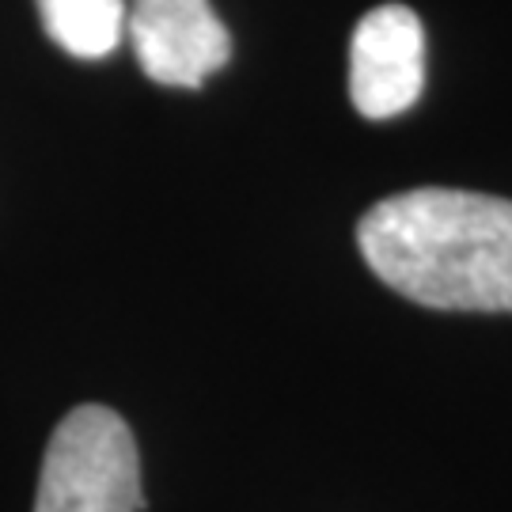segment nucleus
<instances>
[{
  "mask_svg": "<svg viewBox=\"0 0 512 512\" xmlns=\"http://www.w3.org/2000/svg\"><path fill=\"white\" fill-rule=\"evenodd\" d=\"M126 35L148 80L202 88L232 57V35L209 0H129Z\"/></svg>",
  "mask_w": 512,
  "mask_h": 512,
  "instance_id": "7ed1b4c3",
  "label": "nucleus"
},
{
  "mask_svg": "<svg viewBox=\"0 0 512 512\" xmlns=\"http://www.w3.org/2000/svg\"><path fill=\"white\" fill-rule=\"evenodd\" d=\"M425 88V31L406 4L372 8L349 42V99L368 122H387Z\"/></svg>",
  "mask_w": 512,
  "mask_h": 512,
  "instance_id": "20e7f679",
  "label": "nucleus"
},
{
  "mask_svg": "<svg viewBox=\"0 0 512 512\" xmlns=\"http://www.w3.org/2000/svg\"><path fill=\"white\" fill-rule=\"evenodd\" d=\"M368 270L399 296L444 311H512V202L418 186L357 224Z\"/></svg>",
  "mask_w": 512,
  "mask_h": 512,
  "instance_id": "f257e3e1",
  "label": "nucleus"
},
{
  "mask_svg": "<svg viewBox=\"0 0 512 512\" xmlns=\"http://www.w3.org/2000/svg\"><path fill=\"white\" fill-rule=\"evenodd\" d=\"M46 35L65 54L99 61L126 35V0H35Z\"/></svg>",
  "mask_w": 512,
  "mask_h": 512,
  "instance_id": "39448f33",
  "label": "nucleus"
},
{
  "mask_svg": "<svg viewBox=\"0 0 512 512\" xmlns=\"http://www.w3.org/2000/svg\"><path fill=\"white\" fill-rule=\"evenodd\" d=\"M141 459L129 425L110 406H76L42 456L35 512H137Z\"/></svg>",
  "mask_w": 512,
  "mask_h": 512,
  "instance_id": "f03ea898",
  "label": "nucleus"
}]
</instances>
